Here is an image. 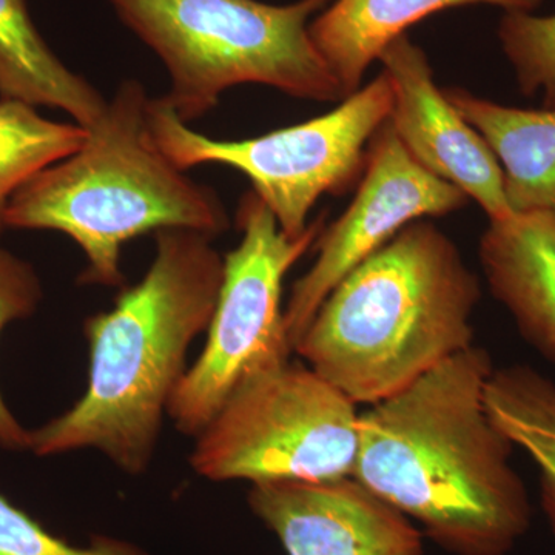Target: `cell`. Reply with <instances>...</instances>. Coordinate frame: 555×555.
Wrapping results in <instances>:
<instances>
[{"label": "cell", "mask_w": 555, "mask_h": 555, "mask_svg": "<svg viewBox=\"0 0 555 555\" xmlns=\"http://www.w3.org/2000/svg\"><path fill=\"white\" fill-rule=\"evenodd\" d=\"M476 345L358 416L352 477L456 555H506L531 526L514 444L486 409Z\"/></svg>", "instance_id": "6da1fadb"}, {"label": "cell", "mask_w": 555, "mask_h": 555, "mask_svg": "<svg viewBox=\"0 0 555 555\" xmlns=\"http://www.w3.org/2000/svg\"><path fill=\"white\" fill-rule=\"evenodd\" d=\"M214 240L195 230L155 233L144 278L83 323L89 386L75 406L30 433L36 455L94 449L131 476L149 469L190 347L217 308L224 258Z\"/></svg>", "instance_id": "7a4b0ae2"}, {"label": "cell", "mask_w": 555, "mask_h": 555, "mask_svg": "<svg viewBox=\"0 0 555 555\" xmlns=\"http://www.w3.org/2000/svg\"><path fill=\"white\" fill-rule=\"evenodd\" d=\"M480 297L455 244L418 219L339 281L294 352L372 406L474 346Z\"/></svg>", "instance_id": "3957f363"}, {"label": "cell", "mask_w": 555, "mask_h": 555, "mask_svg": "<svg viewBox=\"0 0 555 555\" xmlns=\"http://www.w3.org/2000/svg\"><path fill=\"white\" fill-rule=\"evenodd\" d=\"M149 100L138 80L120 83L86 144L25 182L7 208V229L54 230L75 241L87 258L79 278L87 286H126L120 255L138 236L184 229L217 238L230 228L218 193L153 141Z\"/></svg>", "instance_id": "277c9868"}, {"label": "cell", "mask_w": 555, "mask_h": 555, "mask_svg": "<svg viewBox=\"0 0 555 555\" xmlns=\"http://www.w3.org/2000/svg\"><path fill=\"white\" fill-rule=\"evenodd\" d=\"M166 65L163 100L184 122L217 107L232 87L261 83L298 100H345L309 35L332 0L270 5L259 0H107Z\"/></svg>", "instance_id": "5b68a950"}, {"label": "cell", "mask_w": 555, "mask_h": 555, "mask_svg": "<svg viewBox=\"0 0 555 555\" xmlns=\"http://www.w3.org/2000/svg\"><path fill=\"white\" fill-rule=\"evenodd\" d=\"M392 89L386 73L326 115L258 138L204 137L163 98H150L147 126L156 145L181 170L222 164L241 171L276 218L281 232L299 236L323 195L349 192L363 177L369 145L387 122Z\"/></svg>", "instance_id": "8992f818"}, {"label": "cell", "mask_w": 555, "mask_h": 555, "mask_svg": "<svg viewBox=\"0 0 555 555\" xmlns=\"http://www.w3.org/2000/svg\"><path fill=\"white\" fill-rule=\"evenodd\" d=\"M357 404L291 361L247 378L196 437L190 465L211 481L352 477Z\"/></svg>", "instance_id": "52a82bcc"}, {"label": "cell", "mask_w": 555, "mask_h": 555, "mask_svg": "<svg viewBox=\"0 0 555 555\" xmlns=\"http://www.w3.org/2000/svg\"><path fill=\"white\" fill-rule=\"evenodd\" d=\"M236 225L241 241L224 257L206 345L179 383L167 412L184 436L198 437L241 383L288 361L294 350L284 321V278L326 228V214L292 238L250 190L240 201Z\"/></svg>", "instance_id": "ba28073f"}, {"label": "cell", "mask_w": 555, "mask_h": 555, "mask_svg": "<svg viewBox=\"0 0 555 555\" xmlns=\"http://www.w3.org/2000/svg\"><path fill=\"white\" fill-rule=\"evenodd\" d=\"M352 204L318 236L312 268L295 281L284 321L292 350L327 295L360 262L411 222L443 217L467 204L455 185L434 177L406 152L389 119L369 145L367 164Z\"/></svg>", "instance_id": "9c48e42d"}, {"label": "cell", "mask_w": 555, "mask_h": 555, "mask_svg": "<svg viewBox=\"0 0 555 555\" xmlns=\"http://www.w3.org/2000/svg\"><path fill=\"white\" fill-rule=\"evenodd\" d=\"M378 60L392 89L389 124L409 155L476 201L489 221L513 217L499 159L438 89L425 51L404 35Z\"/></svg>", "instance_id": "30bf717a"}, {"label": "cell", "mask_w": 555, "mask_h": 555, "mask_svg": "<svg viewBox=\"0 0 555 555\" xmlns=\"http://www.w3.org/2000/svg\"><path fill=\"white\" fill-rule=\"evenodd\" d=\"M247 502L288 555H423L414 524L353 477L254 483Z\"/></svg>", "instance_id": "8fae6325"}, {"label": "cell", "mask_w": 555, "mask_h": 555, "mask_svg": "<svg viewBox=\"0 0 555 555\" xmlns=\"http://www.w3.org/2000/svg\"><path fill=\"white\" fill-rule=\"evenodd\" d=\"M478 255L491 294L555 366V215L525 211L489 221Z\"/></svg>", "instance_id": "7c38bea8"}, {"label": "cell", "mask_w": 555, "mask_h": 555, "mask_svg": "<svg viewBox=\"0 0 555 555\" xmlns=\"http://www.w3.org/2000/svg\"><path fill=\"white\" fill-rule=\"evenodd\" d=\"M543 0H334L310 22L309 35L341 86L345 100L361 89L364 73L390 42L416 22L455 7L534 11Z\"/></svg>", "instance_id": "4fadbf2b"}, {"label": "cell", "mask_w": 555, "mask_h": 555, "mask_svg": "<svg viewBox=\"0 0 555 555\" xmlns=\"http://www.w3.org/2000/svg\"><path fill=\"white\" fill-rule=\"evenodd\" d=\"M443 93L499 159L511 211L555 215V108L506 107L463 89Z\"/></svg>", "instance_id": "5bb4252c"}, {"label": "cell", "mask_w": 555, "mask_h": 555, "mask_svg": "<svg viewBox=\"0 0 555 555\" xmlns=\"http://www.w3.org/2000/svg\"><path fill=\"white\" fill-rule=\"evenodd\" d=\"M0 100L62 109L87 130L108 102L53 53L27 0H0Z\"/></svg>", "instance_id": "9a60e30c"}, {"label": "cell", "mask_w": 555, "mask_h": 555, "mask_svg": "<svg viewBox=\"0 0 555 555\" xmlns=\"http://www.w3.org/2000/svg\"><path fill=\"white\" fill-rule=\"evenodd\" d=\"M485 400L494 425L539 469L540 502L555 535V383L526 364L494 369Z\"/></svg>", "instance_id": "2e32d148"}, {"label": "cell", "mask_w": 555, "mask_h": 555, "mask_svg": "<svg viewBox=\"0 0 555 555\" xmlns=\"http://www.w3.org/2000/svg\"><path fill=\"white\" fill-rule=\"evenodd\" d=\"M89 138L79 124L43 118L30 104L0 100V236L14 193L33 177L78 152Z\"/></svg>", "instance_id": "e0dca14e"}, {"label": "cell", "mask_w": 555, "mask_h": 555, "mask_svg": "<svg viewBox=\"0 0 555 555\" xmlns=\"http://www.w3.org/2000/svg\"><path fill=\"white\" fill-rule=\"evenodd\" d=\"M499 39L526 96L542 93L546 108H555V14L506 11Z\"/></svg>", "instance_id": "ac0fdd59"}, {"label": "cell", "mask_w": 555, "mask_h": 555, "mask_svg": "<svg viewBox=\"0 0 555 555\" xmlns=\"http://www.w3.org/2000/svg\"><path fill=\"white\" fill-rule=\"evenodd\" d=\"M42 299V287L35 269L24 259L0 247V334L3 327L35 313ZM0 447L30 449V430L24 429L0 393Z\"/></svg>", "instance_id": "d6986e66"}, {"label": "cell", "mask_w": 555, "mask_h": 555, "mask_svg": "<svg viewBox=\"0 0 555 555\" xmlns=\"http://www.w3.org/2000/svg\"><path fill=\"white\" fill-rule=\"evenodd\" d=\"M0 555H149L113 537H94L87 546H73L51 534L28 514L0 494Z\"/></svg>", "instance_id": "ffe728a7"}]
</instances>
